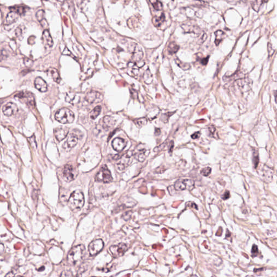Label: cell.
Wrapping results in <instances>:
<instances>
[{
  "label": "cell",
  "mask_w": 277,
  "mask_h": 277,
  "mask_svg": "<svg viewBox=\"0 0 277 277\" xmlns=\"http://www.w3.org/2000/svg\"><path fill=\"white\" fill-rule=\"evenodd\" d=\"M85 198L82 192L77 190L72 192L69 198L68 204L69 208L73 211L80 210L84 205Z\"/></svg>",
  "instance_id": "6da1fadb"
},
{
  "label": "cell",
  "mask_w": 277,
  "mask_h": 277,
  "mask_svg": "<svg viewBox=\"0 0 277 277\" xmlns=\"http://www.w3.org/2000/svg\"><path fill=\"white\" fill-rule=\"evenodd\" d=\"M85 247L83 245H79L72 247L67 256V261L71 265H75L80 261L84 256Z\"/></svg>",
  "instance_id": "7a4b0ae2"
},
{
  "label": "cell",
  "mask_w": 277,
  "mask_h": 277,
  "mask_svg": "<svg viewBox=\"0 0 277 277\" xmlns=\"http://www.w3.org/2000/svg\"><path fill=\"white\" fill-rule=\"evenodd\" d=\"M55 118L61 124H71L74 120L75 116L72 111L67 108H62L56 111Z\"/></svg>",
  "instance_id": "3957f363"
},
{
  "label": "cell",
  "mask_w": 277,
  "mask_h": 277,
  "mask_svg": "<svg viewBox=\"0 0 277 277\" xmlns=\"http://www.w3.org/2000/svg\"><path fill=\"white\" fill-rule=\"evenodd\" d=\"M134 158L133 150H128L119 159L116 164V167L119 172L124 171L132 162Z\"/></svg>",
  "instance_id": "277c9868"
},
{
  "label": "cell",
  "mask_w": 277,
  "mask_h": 277,
  "mask_svg": "<svg viewBox=\"0 0 277 277\" xmlns=\"http://www.w3.org/2000/svg\"><path fill=\"white\" fill-rule=\"evenodd\" d=\"M95 180L98 182L109 183L113 181L111 172L106 165H103L95 176Z\"/></svg>",
  "instance_id": "5b68a950"
},
{
  "label": "cell",
  "mask_w": 277,
  "mask_h": 277,
  "mask_svg": "<svg viewBox=\"0 0 277 277\" xmlns=\"http://www.w3.org/2000/svg\"><path fill=\"white\" fill-rule=\"evenodd\" d=\"M174 189L178 191H191L194 187V182L190 179H179L174 184Z\"/></svg>",
  "instance_id": "8992f818"
},
{
  "label": "cell",
  "mask_w": 277,
  "mask_h": 277,
  "mask_svg": "<svg viewBox=\"0 0 277 277\" xmlns=\"http://www.w3.org/2000/svg\"><path fill=\"white\" fill-rule=\"evenodd\" d=\"M128 249V247L126 244L124 243H121L111 246L109 248V251L111 252L112 256L115 258H119L121 256H124Z\"/></svg>",
  "instance_id": "52a82bcc"
},
{
  "label": "cell",
  "mask_w": 277,
  "mask_h": 277,
  "mask_svg": "<svg viewBox=\"0 0 277 277\" xmlns=\"http://www.w3.org/2000/svg\"><path fill=\"white\" fill-rule=\"evenodd\" d=\"M149 149H146L144 145H139L133 150L134 158L139 162H144L149 155Z\"/></svg>",
  "instance_id": "ba28073f"
},
{
  "label": "cell",
  "mask_w": 277,
  "mask_h": 277,
  "mask_svg": "<svg viewBox=\"0 0 277 277\" xmlns=\"http://www.w3.org/2000/svg\"><path fill=\"white\" fill-rule=\"evenodd\" d=\"M104 243L102 239H96L90 243L88 246V251L91 256H96L103 250Z\"/></svg>",
  "instance_id": "9c48e42d"
},
{
  "label": "cell",
  "mask_w": 277,
  "mask_h": 277,
  "mask_svg": "<svg viewBox=\"0 0 277 277\" xmlns=\"http://www.w3.org/2000/svg\"><path fill=\"white\" fill-rule=\"evenodd\" d=\"M63 175L64 179L67 182H70L75 179L77 172L75 169L70 165H67L63 170Z\"/></svg>",
  "instance_id": "30bf717a"
},
{
  "label": "cell",
  "mask_w": 277,
  "mask_h": 277,
  "mask_svg": "<svg viewBox=\"0 0 277 277\" xmlns=\"http://www.w3.org/2000/svg\"><path fill=\"white\" fill-rule=\"evenodd\" d=\"M103 94L96 91H90L85 96V100L90 103H96L102 101Z\"/></svg>",
  "instance_id": "8fae6325"
},
{
  "label": "cell",
  "mask_w": 277,
  "mask_h": 277,
  "mask_svg": "<svg viewBox=\"0 0 277 277\" xmlns=\"http://www.w3.org/2000/svg\"><path fill=\"white\" fill-rule=\"evenodd\" d=\"M18 107L14 103L10 102L3 106L2 111L4 115L7 116H10L16 114L18 111Z\"/></svg>",
  "instance_id": "7c38bea8"
},
{
  "label": "cell",
  "mask_w": 277,
  "mask_h": 277,
  "mask_svg": "<svg viewBox=\"0 0 277 277\" xmlns=\"http://www.w3.org/2000/svg\"><path fill=\"white\" fill-rule=\"evenodd\" d=\"M15 98H17L18 100L21 102H25L27 103L32 105L34 103V97L33 95L29 92H21L16 95Z\"/></svg>",
  "instance_id": "4fadbf2b"
},
{
  "label": "cell",
  "mask_w": 277,
  "mask_h": 277,
  "mask_svg": "<svg viewBox=\"0 0 277 277\" xmlns=\"http://www.w3.org/2000/svg\"><path fill=\"white\" fill-rule=\"evenodd\" d=\"M127 141L121 137H116L111 143L112 147L115 151L120 152L126 147L127 145Z\"/></svg>",
  "instance_id": "5bb4252c"
},
{
  "label": "cell",
  "mask_w": 277,
  "mask_h": 277,
  "mask_svg": "<svg viewBox=\"0 0 277 277\" xmlns=\"http://www.w3.org/2000/svg\"><path fill=\"white\" fill-rule=\"evenodd\" d=\"M69 128L66 127H59L55 129L54 135L57 140L61 141L67 136L69 133Z\"/></svg>",
  "instance_id": "9a60e30c"
},
{
  "label": "cell",
  "mask_w": 277,
  "mask_h": 277,
  "mask_svg": "<svg viewBox=\"0 0 277 277\" xmlns=\"http://www.w3.org/2000/svg\"><path fill=\"white\" fill-rule=\"evenodd\" d=\"M181 28L183 29L185 33H192L194 35H199L200 34L201 30L200 28L198 26L191 24V23H185L181 26Z\"/></svg>",
  "instance_id": "2e32d148"
},
{
  "label": "cell",
  "mask_w": 277,
  "mask_h": 277,
  "mask_svg": "<svg viewBox=\"0 0 277 277\" xmlns=\"http://www.w3.org/2000/svg\"><path fill=\"white\" fill-rule=\"evenodd\" d=\"M262 176L265 183H269L273 179V171L269 167L264 166L261 169Z\"/></svg>",
  "instance_id": "e0dca14e"
},
{
  "label": "cell",
  "mask_w": 277,
  "mask_h": 277,
  "mask_svg": "<svg viewBox=\"0 0 277 277\" xmlns=\"http://www.w3.org/2000/svg\"><path fill=\"white\" fill-rule=\"evenodd\" d=\"M35 88L41 92H46L48 90V85L46 82L41 77H37L34 81Z\"/></svg>",
  "instance_id": "ac0fdd59"
},
{
  "label": "cell",
  "mask_w": 277,
  "mask_h": 277,
  "mask_svg": "<svg viewBox=\"0 0 277 277\" xmlns=\"http://www.w3.org/2000/svg\"><path fill=\"white\" fill-rule=\"evenodd\" d=\"M79 138L75 134H70L67 141L64 143V147L66 148H72L77 145Z\"/></svg>",
  "instance_id": "d6986e66"
},
{
  "label": "cell",
  "mask_w": 277,
  "mask_h": 277,
  "mask_svg": "<svg viewBox=\"0 0 277 277\" xmlns=\"http://www.w3.org/2000/svg\"><path fill=\"white\" fill-rule=\"evenodd\" d=\"M42 40L44 44L48 47H51L53 45V41L49 30L45 29L42 34Z\"/></svg>",
  "instance_id": "ffe728a7"
},
{
  "label": "cell",
  "mask_w": 277,
  "mask_h": 277,
  "mask_svg": "<svg viewBox=\"0 0 277 277\" xmlns=\"http://www.w3.org/2000/svg\"><path fill=\"white\" fill-rule=\"evenodd\" d=\"M19 14L18 13L11 10L9 13H8L5 20V25H11L13 23L17 21L19 17Z\"/></svg>",
  "instance_id": "44dd1931"
},
{
  "label": "cell",
  "mask_w": 277,
  "mask_h": 277,
  "mask_svg": "<svg viewBox=\"0 0 277 277\" xmlns=\"http://www.w3.org/2000/svg\"><path fill=\"white\" fill-rule=\"evenodd\" d=\"M115 120L110 116H106L103 118V127L106 130H108L112 128L115 125Z\"/></svg>",
  "instance_id": "7402d4cb"
},
{
  "label": "cell",
  "mask_w": 277,
  "mask_h": 277,
  "mask_svg": "<svg viewBox=\"0 0 277 277\" xmlns=\"http://www.w3.org/2000/svg\"><path fill=\"white\" fill-rule=\"evenodd\" d=\"M238 85L242 90L246 92L251 88L252 81L248 79H242L238 81Z\"/></svg>",
  "instance_id": "603a6c76"
},
{
  "label": "cell",
  "mask_w": 277,
  "mask_h": 277,
  "mask_svg": "<svg viewBox=\"0 0 277 277\" xmlns=\"http://www.w3.org/2000/svg\"><path fill=\"white\" fill-rule=\"evenodd\" d=\"M133 53L132 59L134 61L137 63V62L141 61L144 56V53L141 48H137L136 46Z\"/></svg>",
  "instance_id": "cb8c5ba5"
},
{
  "label": "cell",
  "mask_w": 277,
  "mask_h": 277,
  "mask_svg": "<svg viewBox=\"0 0 277 277\" xmlns=\"http://www.w3.org/2000/svg\"><path fill=\"white\" fill-rule=\"evenodd\" d=\"M36 18L38 19V21L40 22V24L43 27H46L47 26V22L44 18V12L42 9L39 10L38 12L36 13Z\"/></svg>",
  "instance_id": "d4e9b609"
},
{
  "label": "cell",
  "mask_w": 277,
  "mask_h": 277,
  "mask_svg": "<svg viewBox=\"0 0 277 277\" xmlns=\"http://www.w3.org/2000/svg\"><path fill=\"white\" fill-rule=\"evenodd\" d=\"M214 34L215 35V40L214 42L217 46H218L219 43L223 40V39L225 38V34L224 31L220 30H217L214 33Z\"/></svg>",
  "instance_id": "484cf974"
},
{
  "label": "cell",
  "mask_w": 277,
  "mask_h": 277,
  "mask_svg": "<svg viewBox=\"0 0 277 277\" xmlns=\"http://www.w3.org/2000/svg\"><path fill=\"white\" fill-rule=\"evenodd\" d=\"M179 48L180 47L176 43L172 42L168 44L167 51L170 54H174L179 51Z\"/></svg>",
  "instance_id": "4316f807"
},
{
  "label": "cell",
  "mask_w": 277,
  "mask_h": 277,
  "mask_svg": "<svg viewBox=\"0 0 277 277\" xmlns=\"http://www.w3.org/2000/svg\"><path fill=\"white\" fill-rule=\"evenodd\" d=\"M143 79L146 84L151 83L153 81V76L149 69L146 70V72H144V74L143 76Z\"/></svg>",
  "instance_id": "83f0119b"
},
{
  "label": "cell",
  "mask_w": 277,
  "mask_h": 277,
  "mask_svg": "<svg viewBox=\"0 0 277 277\" xmlns=\"http://www.w3.org/2000/svg\"><path fill=\"white\" fill-rule=\"evenodd\" d=\"M101 111V107L100 106H97L95 107L90 113V119L92 120L95 119L100 114Z\"/></svg>",
  "instance_id": "f1b7e54d"
},
{
  "label": "cell",
  "mask_w": 277,
  "mask_h": 277,
  "mask_svg": "<svg viewBox=\"0 0 277 277\" xmlns=\"http://www.w3.org/2000/svg\"><path fill=\"white\" fill-rule=\"evenodd\" d=\"M165 20V16L164 14H162L159 17H154L152 19V22L154 25L155 27H159Z\"/></svg>",
  "instance_id": "f546056e"
},
{
  "label": "cell",
  "mask_w": 277,
  "mask_h": 277,
  "mask_svg": "<svg viewBox=\"0 0 277 277\" xmlns=\"http://www.w3.org/2000/svg\"><path fill=\"white\" fill-rule=\"evenodd\" d=\"M50 73L51 74V77L53 79L54 81L57 83H59L61 80V79H60V75L59 74L57 70L54 68H52L50 69Z\"/></svg>",
  "instance_id": "4dcf8cb0"
},
{
  "label": "cell",
  "mask_w": 277,
  "mask_h": 277,
  "mask_svg": "<svg viewBox=\"0 0 277 277\" xmlns=\"http://www.w3.org/2000/svg\"><path fill=\"white\" fill-rule=\"evenodd\" d=\"M134 122L138 128H141L147 124V119L145 118H142L135 120Z\"/></svg>",
  "instance_id": "1f68e13d"
},
{
  "label": "cell",
  "mask_w": 277,
  "mask_h": 277,
  "mask_svg": "<svg viewBox=\"0 0 277 277\" xmlns=\"http://www.w3.org/2000/svg\"><path fill=\"white\" fill-rule=\"evenodd\" d=\"M175 63L178 64V66L180 67V68L183 69V70H187L188 69L191 68V65L189 64L183 62H182L180 60H179L178 59H176L175 60Z\"/></svg>",
  "instance_id": "d6a6232c"
},
{
  "label": "cell",
  "mask_w": 277,
  "mask_h": 277,
  "mask_svg": "<svg viewBox=\"0 0 277 277\" xmlns=\"http://www.w3.org/2000/svg\"><path fill=\"white\" fill-rule=\"evenodd\" d=\"M265 2H266V1H256L252 4V7L256 12H258L260 9L261 6L262 5V4H263Z\"/></svg>",
  "instance_id": "836d02e7"
},
{
  "label": "cell",
  "mask_w": 277,
  "mask_h": 277,
  "mask_svg": "<svg viewBox=\"0 0 277 277\" xmlns=\"http://www.w3.org/2000/svg\"><path fill=\"white\" fill-rule=\"evenodd\" d=\"M150 2L153 5L154 8L156 10H162V8H163V5H162V3L160 1H150Z\"/></svg>",
  "instance_id": "e575fe53"
},
{
  "label": "cell",
  "mask_w": 277,
  "mask_h": 277,
  "mask_svg": "<svg viewBox=\"0 0 277 277\" xmlns=\"http://www.w3.org/2000/svg\"><path fill=\"white\" fill-rule=\"evenodd\" d=\"M174 113H166V114H163L161 115V116L160 117V120L164 122V123H167L168 122V120L170 119V116L173 115Z\"/></svg>",
  "instance_id": "d590c367"
},
{
  "label": "cell",
  "mask_w": 277,
  "mask_h": 277,
  "mask_svg": "<svg viewBox=\"0 0 277 277\" xmlns=\"http://www.w3.org/2000/svg\"><path fill=\"white\" fill-rule=\"evenodd\" d=\"M12 10L16 12L19 15H22V14L25 12L26 9L24 7H22V6H16L15 7H13V9H12Z\"/></svg>",
  "instance_id": "8d00e7d4"
},
{
  "label": "cell",
  "mask_w": 277,
  "mask_h": 277,
  "mask_svg": "<svg viewBox=\"0 0 277 277\" xmlns=\"http://www.w3.org/2000/svg\"><path fill=\"white\" fill-rule=\"evenodd\" d=\"M211 171H212V169L210 167H206V168H203L201 171V174L202 175L204 176H208L209 175L211 174Z\"/></svg>",
  "instance_id": "74e56055"
},
{
  "label": "cell",
  "mask_w": 277,
  "mask_h": 277,
  "mask_svg": "<svg viewBox=\"0 0 277 277\" xmlns=\"http://www.w3.org/2000/svg\"><path fill=\"white\" fill-rule=\"evenodd\" d=\"M209 132L210 133V136L212 137L213 136V137H214V133L216 131V129H215V127L214 126H211L210 127H209Z\"/></svg>",
  "instance_id": "f35d334b"
},
{
  "label": "cell",
  "mask_w": 277,
  "mask_h": 277,
  "mask_svg": "<svg viewBox=\"0 0 277 277\" xmlns=\"http://www.w3.org/2000/svg\"><path fill=\"white\" fill-rule=\"evenodd\" d=\"M23 27L20 26L16 30V35L17 37H19L20 36H21V35L23 34V30H22Z\"/></svg>",
  "instance_id": "ab89813d"
},
{
  "label": "cell",
  "mask_w": 277,
  "mask_h": 277,
  "mask_svg": "<svg viewBox=\"0 0 277 277\" xmlns=\"http://www.w3.org/2000/svg\"><path fill=\"white\" fill-rule=\"evenodd\" d=\"M230 197V192L228 191H226L225 192V193H224V194L222 196V199L223 200H227Z\"/></svg>",
  "instance_id": "60d3db41"
},
{
  "label": "cell",
  "mask_w": 277,
  "mask_h": 277,
  "mask_svg": "<svg viewBox=\"0 0 277 277\" xmlns=\"http://www.w3.org/2000/svg\"><path fill=\"white\" fill-rule=\"evenodd\" d=\"M254 159H253V163H254V167L255 168H256L257 166H258V165L259 163V159H258V156L256 155V154H254Z\"/></svg>",
  "instance_id": "b9f144b4"
},
{
  "label": "cell",
  "mask_w": 277,
  "mask_h": 277,
  "mask_svg": "<svg viewBox=\"0 0 277 277\" xmlns=\"http://www.w3.org/2000/svg\"><path fill=\"white\" fill-rule=\"evenodd\" d=\"M258 253V248L257 247V246L254 245L252 247V253L254 256V255H256Z\"/></svg>",
  "instance_id": "7bdbcfd3"
},
{
  "label": "cell",
  "mask_w": 277,
  "mask_h": 277,
  "mask_svg": "<svg viewBox=\"0 0 277 277\" xmlns=\"http://www.w3.org/2000/svg\"><path fill=\"white\" fill-rule=\"evenodd\" d=\"M165 146H166V144H165V143H163V144L160 145L159 146H158V147H155V149L154 150V151L155 152H157L158 151H159V150H160L163 149V148L165 147Z\"/></svg>",
  "instance_id": "ee69618b"
},
{
  "label": "cell",
  "mask_w": 277,
  "mask_h": 277,
  "mask_svg": "<svg viewBox=\"0 0 277 277\" xmlns=\"http://www.w3.org/2000/svg\"><path fill=\"white\" fill-rule=\"evenodd\" d=\"M268 51H269V56L272 55L274 52V50L273 49V48L272 47V46L270 43L268 44Z\"/></svg>",
  "instance_id": "f6af8a7d"
},
{
  "label": "cell",
  "mask_w": 277,
  "mask_h": 277,
  "mask_svg": "<svg viewBox=\"0 0 277 277\" xmlns=\"http://www.w3.org/2000/svg\"><path fill=\"white\" fill-rule=\"evenodd\" d=\"M200 135L201 133L200 132H196L194 133V134H192L191 135V137L193 139H198L200 137Z\"/></svg>",
  "instance_id": "bcb514c9"
},
{
  "label": "cell",
  "mask_w": 277,
  "mask_h": 277,
  "mask_svg": "<svg viewBox=\"0 0 277 277\" xmlns=\"http://www.w3.org/2000/svg\"><path fill=\"white\" fill-rule=\"evenodd\" d=\"M209 56H208L207 57H205V58H204L202 59H201V63L203 65H206L207 62H208V61H209Z\"/></svg>",
  "instance_id": "7dc6e473"
},
{
  "label": "cell",
  "mask_w": 277,
  "mask_h": 277,
  "mask_svg": "<svg viewBox=\"0 0 277 277\" xmlns=\"http://www.w3.org/2000/svg\"><path fill=\"white\" fill-rule=\"evenodd\" d=\"M173 147H174V142H173V141H171V144L170 145V147H169V148H168L169 153H171L172 152Z\"/></svg>",
  "instance_id": "c3c4849f"
},
{
  "label": "cell",
  "mask_w": 277,
  "mask_h": 277,
  "mask_svg": "<svg viewBox=\"0 0 277 277\" xmlns=\"http://www.w3.org/2000/svg\"><path fill=\"white\" fill-rule=\"evenodd\" d=\"M15 274L13 272H10L8 273H7L5 276L4 277H14Z\"/></svg>",
  "instance_id": "681fc988"
},
{
  "label": "cell",
  "mask_w": 277,
  "mask_h": 277,
  "mask_svg": "<svg viewBox=\"0 0 277 277\" xmlns=\"http://www.w3.org/2000/svg\"><path fill=\"white\" fill-rule=\"evenodd\" d=\"M161 133V131H160V129H159V128H155V135H159Z\"/></svg>",
  "instance_id": "f907efd6"
},
{
  "label": "cell",
  "mask_w": 277,
  "mask_h": 277,
  "mask_svg": "<svg viewBox=\"0 0 277 277\" xmlns=\"http://www.w3.org/2000/svg\"><path fill=\"white\" fill-rule=\"evenodd\" d=\"M274 97H275V100H276V103H277V90H275L274 91Z\"/></svg>",
  "instance_id": "816d5d0a"
},
{
  "label": "cell",
  "mask_w": 277,
  "mask_h": 277,
  "mask_svg": "<svg viewBox=\"0 0 277 277\" xmlns=\"http://www.w3.org/2000/svg\"><path fill=\"white\" fill-rule=\"evenodd\" d=\"M82 277V276H81V274H80V273H79V274L77 273V276H75V277Z\"/></svg>",
  "instance_id": "f5cc1de1"
},
{
  "label": "cell",
  "mask_w": 277,
  "mask_h": 277,
  "mask_svg": "<svg viewBox=\"0 0 277 277\" xmlns=\"http://www.w3.org/2000/svg\"><path fill=\"white\" fill-rule=\"evenodd\" d=\"M191 277H197L196 276V275H193V276H191Z\"/></svg>",
  "instance_id": "db71d44e"
},
{
  "label": "cell",
  "mask_w": 277,
  "mask_h": 277,
  "mask_svg": "<svg viewBox=\"0 0 277 277\" xmlns=\"http://www.w3.org/2000/svg\"><path fill=\"white\" fill-rule=\"evenodd\" d=\"M17 277H22V276H17Z\"/></svg>",
  "instance_id": "11a10c76"
}]
</instances>
